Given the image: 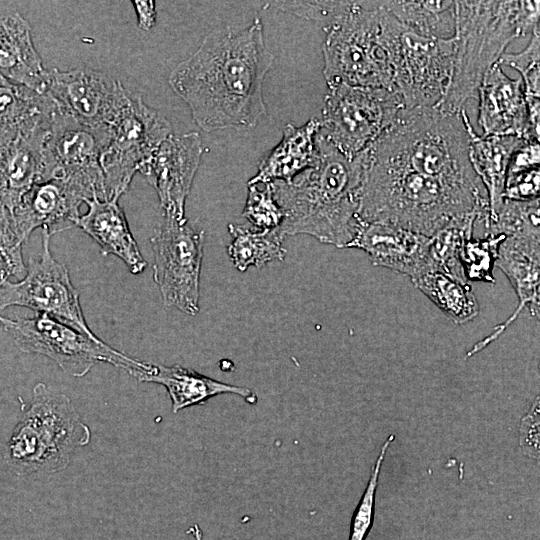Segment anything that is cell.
I'll return each mask as SVG.
<instances>
[{
	"instance_id": "cell-16",
	"label": "cell",
	"mask_w": 540,
	"mask_h": 540,
	"mask_svg": "<svg viewBox=\"0 0 540 540\" xmlns=\"http://www.w3.org/2000/svg\"><path fill=\"white\" fill-rule=\"evenodd\" d=\"M540 229L508 235L500 243L495 265L507 276L517 297L513 313L478 341L467 353L470 357L496 341L524 309L539 318L540 311Z\"/></svg>"
},
{
	"instance_id": "cell-4",
	"label": "cell",
	"mask_w": 540,
	"mask_h": 540,
	"mask_svg": "<svg viewBox=\"0 0 540 540\" xmlns=\"http://www.w3.org/2000/svg\"><path fill=\"white\" fill-rule=\"evenodd\" d=\"M539 1H455L454 60L447 92L436 107L457 113L498 63L509 43L539 29Z\"/></svg>"
},
{
	"instance_id": "cell-17",
	"label": "cell",
	"mask_w": 540,
	"mask_h": 540,
	"mask_svg": "<svg viewBox=\"0 0 540 540\" xmlns=\"http://www.w3.org/2000/svg\"><path fill=\"white\" fill-rule=\"evenodd\" d=\"M347 248L360 249L373 265L407 275L411 280L435 271L431 238L398 227L360 221Z\"/></svg>"
},
{
	"instance_id": "cell-2",
	"label": "cell",
	"mask_w": 540,
	"mask_h": 540,
	"mask_svg": "<svg viewBox=\"0 0 540 540\" xmlns=\"http://www.w3.org/2000/svg\"><path fill=\"white\" fill-rule=\"evenodd\" d=\"M358 218L427 237L452 226L483 223L489 203L483 186H468L373 159L366 150Z\"/></svg>"
},
{
	"instance_id": "cell-9",
	"label": "cell",
	"mask_w": 540,
	"mask_h": 540,
	"mask_svg": "<svg viewBox=\"0 0 540 540\" xmlns=\"http://www.w3.org/2000/svg\"><path fill=\"white\" fill-rule=\"evenodd\" d=\"M110 139V128H91L59 112L53 113L45 138L37 182L61 180L86 199H107L100 156Z\"/></svg>"
},
{
	"instance_id": "cell-3",
	"label": "cell",
	"mask_w": 540,
	"mask_h": 540,
	"mask_svg": "<svg viewBox=\"0 0 540 540\" xmlns=\"http://www.w3.org/2000/svg\"><path fill=\"white\" fill-rule=\"evenodd\" d=\"M315 143L317 160L313 167L291 183H271L284 212L279 231L284 237L306 234L322 243L347 248L360 225L358 209L365 150L348 158L319 133Z\"/></svg>"
},
{
	"instance_id": "cell-29",
	"label": "cell",
	"mask_w": 540,
	"mask_h": 540,
	"mask_svg": "<svg viewBox=\"0 0 540 540\" xmlns=\"http://www.w3.org/2000/svg\"><path fill=\"white\" fill-rule=\"evenodd\" d=\"M228 229L232 235V241L227 248L228 255L237 270L244 272L251 266L261 268L273 261L284 260V236L279 228L259 231L229 224Z\"/></svg>"
},
{
	"instance_id": "cell-24",
	"label": "cell",
	"mask_w": 540,
	"mask_h": 540,
	"mask_svg": "<svg viewBox=\"0 0 540 540\" xmlns=\"http://www.w3.org/2000/svg\"><path fill=\"white\" fill-rule=\"evenodd\" d=\"M135 378L139 382H151L164 386L172 402V411L203 404L219 394H236L248 403L257 402L256 394L245 387L229 385L202 375L180 365L164 366L148 363L147 368Z\"/></svg>"
},
{
	"instance_id": "cell-22",
	"label": "cell",
	"mask_w": 540,
	"mask_h": 540,
	"mask_svg": "<svg viewBox=\"0 0 540 540\" xmlns=\"http://www.w3.org/2000/svg\"><path fill=\"white\" fill-rule=\"evenodd\" d=\"M320 120L311 118L302 126L287 124L280 142L260 162L250 184L281 181L291 183L317 160L316 135Z\"/></svg>"
},
{
	"instance_id": "cell-15",
	"label": "cell",
	"mask_w": 540,
	"mask_h": 540,
	"mask_svg": "<svg viewBox=\"0 0 540 540\" xmlns=\"http://www.w3.org/2000/svg\"><path fill=\"white\" fill-rule=\"evenodd\" d=\"M197 132L170 134L139 172L155 189L164 217L186 220L185 204L203 154Z\"/></svg>"
},
{
	"instance_id": "cell-38",
	"label": "cell",
	"mask_w": 540,
	"mask_h": 540,
	"mask_svg": "<svg viewBox=\"0 0 540 540\" xmlns=\"http://www.w3.org/2000/svg\"><path fill=\"white\" fill-rule=\"evenodd\" d=\"M12 276L15 277L13 269L6 260L0 257V286Z\"/></svg>"
},
{
	"instance_id": "cell-5",
	"label": "cell",
	"mask_w": 540,
	"mask_h": 540,
	"mask_svg": "<svg viewBox=\"0 0 540 540\" xmlns=\"http://www.w3.org/2000/svg\"><path fill=\"white\" fill-rule=\"evenodd\" d=\"M401 29L383 1H342L338 13L324 26L327 86L391 90Z\"/></svg>"
},
{
	"instance_id": "cell-18",
	"label": "cell",
	"mask_w": 540,
	"mask_h": 540,
	"mask_svg": "<svg viewBox=\"0 0 540 540\" xmlns=\"http://www.w3.org/2000/svg\"><path fill=\"white\" fill-rule=\"evenodd\" d=\"M84 194L57 179L36 182L13 210L17 232L24 243L36 228L51 235L75 226Z\"/></svg>"
},
{
	"instance_id": "cell-34",
	"label": "cell",
	"mask_w": 540,
	"mask_h": 540,
	"mask_svg": "<svg viewBox=\"0 0 540 540\" xmlns=\"http://www.w3.org/2000/svg\"><path fill=\"white\" fill-rule=\"evenodd\" d=\"M23 241L20 238L12 212L0 204V257L8 262L15 277L26 275V265L22 256Z\"/></svg>"
},
{
	"instance_id": "cell-35",
	"label": "cell",
	"mask_w": 540,
	"mask_h": 540,
	"mask_svg": "<svg viewBox=\"0 0 540 540\" xmlns=\"http://www.w3.org/2000/svg\"><path fill=\"white\" fill-rule=\"evenodd\" d=\"M540 171L533 168L521 173L507 175L503 200L529 201L539 198Z\"/></svg>"
},
{
	"instance_id": "cell-10",
	"label": "cell",
	"mask_w": 540,
	"mask_h": 540,
	"mask_svg": "<svg viewBox=\"0 0 540 540\" xmlns=\"http://www.w3.org/2000/svg\"><path fill=\"white\" fill-rule=\"evenodd\" d=\"M170 134L169 121L147 106L141 95L129 92L100 156L107 199L120 198L127 191L134 174Z\"/></svg>"
},
{
	"instance_id": "cell-1",
	"label": "cell",
	"mask_w": 540,
	"mask_h": 540,
	"mask_svg": "<svg viewBox=\"0 0 540 540\" xmlns=\"http://www.w3.org/2000/svg\"><path fill=\"white\" fill-rule=\"evenodd\" d=\"M273 62L261 20L255 18L239 32L208 34L173 69L169 84L202 130L252 127L266 114L263 82Z\"/></svg>"
},
{
	"instance_id": "cell-28",
	"label": "cell",
	"mask_w": 540,
	"mask_h": 540,
	"mask_svg": "<svg viewBox=\"0 0 540 540\" xmlns=\"http://www.w3.org/2000/svg\"><path fill=\"white\" fill-rule=\"evenodd\" d=\"M405 28L423 36L450 39L455 33V1H383Z\"/></svg>"
},
{
	"instance_id": "cell-20",
	"label": "cell",
	"mask_w": 540,
	"mask_h": 540,
	"mask_svg": "<svg viewBox=\"0 0 540 540\" xmlns=\"http://www.w3.org/2000/svg\"><path fill=\"white\" fill-rule=\"evenodd\" d=\"M119 198L85 200L88 210L75 221V226L93 238L103 255L121 259L132 274H140L146 261L129 228Z\"/></svg>"
},
{
	"instance_id": "cell-11",
	"label": "cell",
	"mask_w": 540,
	"mask_h": 540,
	"mask_svg": "<svg viewBox=\"0 0 540 540\" xmlns=\"http://www.w3.org/2000/svg\"><path fill=\"white\" fill-rule=\"evenodd\" d=\"M205 233L186 220L164 217L151 238L153 279L167 307L195 316L199 313L200 273Z\"/></svg>"
},
{
	"instance_id": "cell-36",
	"label": "cell",
	"mask_w": 540,
	"mask_h": 540,
	"mask_svg": "<svg viewBox=\"0 0 540 540\" xmlns=\"http://www.w3.org/2000/svg\"><path fill=\"white\" fill-rule=\"evenodd\" d=\"M539 162V141H526L512 154L507 175L517 174L533 168H538Z\"/></svg>"
},
{
	"instance_id": "cell-21",
	"label": "cell",
	"mask_w": 540,
	"mask_h": 540,
	"mask_svg": "<svg viewBox=\"0 0 540 540\" xmlns=\"http://www.w3.org/2000/svg\"><path fill=\"white\" fill-rule=\"evenodd\" d=\"M0 75L45 93L47 70L34 46L31 27L19 13L0 16Z\"/></svg>"
},
{
	"instance_id": "cell-27",
	"label": "cell",
	"mask_w": 540,
	"mask_h": 540,
	"mask_svg": "<svg viewBox=\"0 0 540 540\" xmlns=\"http://www.w3.org/2000/svg\"><path fill=\"white\" fill-rule=\"evenodd\" d=\"M411 281L455 324H465L478 316L479 305L468 282L440 271L427 272Z\"/></svg>"
},
{
	"instance_id": "cell-19",
	"label": "cell",
	"mask_w": 540,
	"mask_h": 540,
	"mask_svg": "<svg viewBox=\"0 0 540 540\" xmlns=\"http://www.w3.org/2000/svg\"><path fill=\"white\" fill-rule=\"evenodd\" d=\"M477 93L482 136L523 138L528 112L521 78H509L496 63L485 74Z\"/></svg>"
},
{
	"instance_id": "cell-32",
	"label": "cell",
	"mask_w": 540,
	"mask_h": 540,
	"mask_svg": "<svg viewBox=\"0 0 540 540\" xmlns=\"http://www.w3.org/2000/svg\"><path fill=\"white\" fill-rule=\"evenodd\" d=\"M242 216L255 230L269 231L281 226L284 212L274 197L271 183L248 185Z\"/></svg>"
},
{
	"instance_id": "cell-31",
	"label": "cell",
	"mask_w": 540,
	"mask_h": 540,
	"mask_svg": "<svg viewBox=\"0 0 540 540\" xmlns=\"http://www.w3.org/2000/svg\"><path fill=\"white\" fill-rule=\"evenodd\" d=\"M504 238L502 234H485L482 238L471 237L464 242L459 259L467 281L496 282L493 268Z\"/></svg>"
},
{
	"instance_id": "cell-33",
	"label": "cell",
	"mask_w": 540,
	"mask_h": 540,
	"mask_svg": "<svg viewBox=\"0 0 540 540\" xmlns=\"http://www.w3.org/2000/svg\"><path fill=\"white\" fill-rule=\"evenodd\" d=\"M393 439V435L389 436L386 442L382 445L381 452L372 469L367 487L353 514L349 540H364L370 531L373 522L375 491L377 488L380 468L387 448Z\"/></svg>"
},
{
	"instance_id": "cell-12",
	"label": "cell",
	"mask_w": 540,
	"mask_h": 540,
	"mask_svg": "<svg viewBox=\"0 0 540 540\" xmlns=\"http://www.w3.org/2000/svg\"><path fill=\"white\" fill-rule=\"evenodd\" d=\"M51 236L42 229L41 253L29 259L26 275L18 282L8 280L0 286V310L10 306L27 307L97 337L85 320L68 268L51 253Z\"/></svg>"
},
{
	"instance_id": "cell-8",
	"label": "cell",
	"mask_w": 540,
	"mask_h": 540,
	"mask_svg": "<svg viewBox=\"0 0 540 540\" xmlns=\"http://www.w3.org/2000/svg\"><path fill=\"white\" fill-rule=\"evenodd\" d=\"M403 108L391 90L338 84L328 87L318 133L348 158L369 148Z\"/></svg>"
},
{
	"instance_id": "cell-26",
	"label": "cell",
	"mask_w": 540,
	"mask_h": 540,
	"mask_svg": "<svg viewBox=\"0 0 540 540\" xmlns=\"http://www.w3.org/2000/svg\"><path fill=\"white\" fill-rule=\"evenodd\" d=\"M56 110L46 95L0 75V147L48 124Z\"/></svg>"
},
{
	"instance_id": "cell-25",
	"label": "cell",
	"mask_w": 540,
	"mask_h": 540,
	"mask_svg": "<svg viewBox=\"0 0 540 540\" xmlns=\"http://www.w3.org/2000/svg\"><path fill=\"white\" fill-rule=\"evenodd\" d=\"M50 122L0 147V204L11 212L39 178Z\"/></svg>"
},
{
	"instance_id": "cell-7",
	"label": "cell",
	"mask_w": 540,
	"mask_h": 540,
	"mask_svg": "<svg viewBox=\"0 0 540 540\" xmlns=\"http://www.w3.org/2000/svg\"><path fill=\"white\" fill-rule=\"evenodd\" d=\"M0 323L19 350L44 355L73 377L85 376L97 362L122 368L133 377L147 365L112 348L98 336L91 337L44 313L16 319L0 315Z\"/></svg>"
},
{
	"instance_id": "cell-30",
	"label": "cell",
	"mask_w": 540,
	"mask_h": 540,
	"mask_svg": "<svg viewBox=\"0 0 540 540\" xmlns=\"http://www.w3.org/2000/svg\"><path fill=\"white\" fill-rule=\"evenodd\" d=\"M540 30L534 31L529 44L520 52L504 53L498 63L508 65L521 75L527 105V128L538 132L540 126Z\"/></svg>"
},
{
	"instance_id": "cell-6",
	"label": "cell",
	"mask_w": 540,
	"mask_h": 540,
	"mask_svg": "<svg viewBox=\"0 0 540 540\" xmlns=\"http://www.w3.org/2000/svg\"><path fill=\"white\" fill-rule=\"evenodd\" d=\"M90 438L91 431L71 400L39 382L2 458L18 475L55 473L65 469L75 448L88 444Z\"/></svg>"
},
{
	"instance_id": "cell-13",
	"label": "cell",
	"mask_w": 540,
	"mask_h": 540,
	"mask_svg": "<svg viewBox=\"0 0 540 540\" xmlns=\"http://www.w3.org/2000/svg\"><path fill=\"white\" fill-rule=\"evenodd\" d=\"M453 60V37H427L402 25L391 91L403 109L436 108L449 87Z\"/></svg>"
},
{
	"instance_id": "cell-23",
	"label": "cell",
	"mask_w": 540,
	"mask_h": 540,
	"mask_svg": "<svg viewBox=\"0 0 540 540\" xmlns=\"http://www.w3.org/2000/svg\"><path fill=\"white\" fill-rule=\"evenodd\" d=\"M464 120L469 136V160L488 197L489 219L485 227L487 228L503 203L511 156L526 141L517 136H480L471 125L466 111Z\"/></svg>"
},
{
	"instance_id": "cell-37",
	"label": "cell",
	"mask_w": 540,
	"mask_h": 540,
	"mask_svg": "<svg viewBox=\"0 0 540 540\" xmlns=\"http://www.w3.org/2000/svg\"><path fill=\"white\" fill-rule=\"evenodd\" d=\"M137 16V24L141 30H150L156 22V4L154 1H132Z\"/></svg>"
},
{
	"instance_id": "cell-14",
	"label": "cell",
	"mask_w": 540,
	"mask_h": 540,
	"mask_svg": "<svg viewBox=\"0 0 540 540\" xmlns=\"http://www.w3.org/2000/svg\"><path fill=\"white\" fill-rule=\"evenodd\" d=\"M128 90L113 77L88 68L47 71L45 93L57 110L91 128H110L127 103Z\"/></svg>"
}]
</instances>
